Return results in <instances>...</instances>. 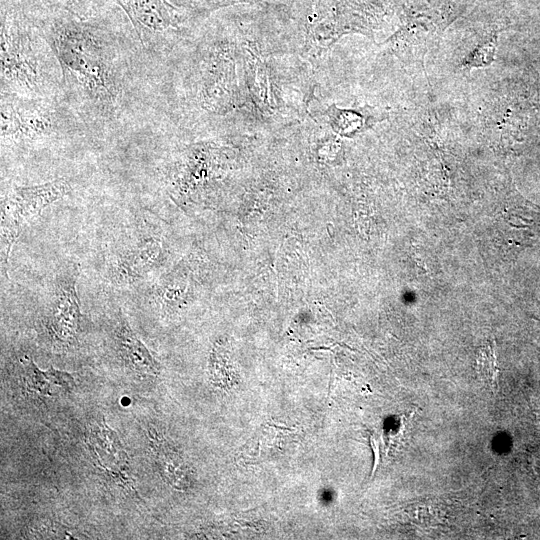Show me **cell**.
Instances as JSON below:
<instances>
[{
	"label": "cell",
	"mask_w": 540,
	"mask_h": 540,
	"mask_svg": "<svg viewBox=\"0 0 540 540\" xmlns=\"http://www.w3.org/2000/svg\"><path fill=\"white\" fill-rule=\"evenodd\" d=\"M42 31L61 67L63 96L94 119L116 117L124 105L127 77L112 33L81 19L55 21Z\"/></svg>",
	"instance_id": "cell-1"
},
{
	"label": "cell",
	"mask_w": 540,
	"mask_h": 540,
	"mask_svg": "<svg viewBox=\"0 0 540 540\" xmlns=\"http://www.w3.org/2000/svg\"><path fill=\"white\" fill-rule=\"evenodd\" d=\"M1 93L28 98L63 96L58 59L42 30L2 12Z\"/></svg>",
	"instance_id": "cell-2"
},
{
	"label": "cell",
	"mask_w": 540,
	"mask_h": 540,
	"mask_svg": "<svg viewBox=\"0 0 540 540\" xmlns=\"http://www.w3.org/2000/svg\"><path fill=\"white\" fill-rule=\"evenodd\" d=\"M0 107L2 145L40 143L68 126V117L60 109L58 99L1 93Z\"/></svg>",
	"instance_id": "cell-3"
},
{
	"label": "cell",
	"mask_w": 540,
	"mask_h": 540,
	"mask_svg": "<svg viewBox=\"0 0 540 540\" xmlns=\"http://www.w3.org/2000/svg\"><path fill=\"white\" fill-rule=\"evenodd\" d=\"M70 190L67 180L57 179L36 185L14 186L5 194L1 206L2 269L8 262L22 227Z\"/></svg>",
	"instance_id": "cell-4"
},
{
	"label": "cell",
	"mask_w": 540,
	"mask_h": 540,
	"mask_svg": "<svg viewBox=\"0 0 540 540\" xmlns=\"http://www.w3.org/2000/svg\"><path fill=\"white\" fill-rule=\"evenodd\" d=\"M77 267L61 272L54 282L46 319L50 337L60 343H73L78 335L82 314L76 291Z\"/></svg>",
	"instance_id": "cell-5"
},
{
	"label": "cell",
	"mask_w": 540,
	"mask_h": 540,
	"mask_svg": "<svg viewBox=\"0 0 540 540\" xmlns=\"http://www.w3.org/2000/svg\"><path fill=\"white\" fill-rule=\"evenodd\" d=\"M234 66L229 50L217 43L204 57L200 95L204 108L222 114L229 110L234 98Z\"/></svg>",
	"instance_id": "cell-6"
},
{
	"label": "cell",
	"mask_w": 540,
	"mask_h": 540,
	"mask_svg": "<svg viewBox=\"0 0 540 540\" xmlns=\"http://www.w3.org/2000/svg\"><path fill=\"white\" fill-rule=\"evenodd\" d=\"M124 9L141 45L157 51L167 44L176 28L171 8L165 0H116Z\"/></svg>",
	"instance_id": "cell-7"
},
{
	"label": "cell",
	"mask_w": 540,
	"mask_h": 540,
	"mask_svg": "<svg viewBox=\"0 0 540 540\" xmlns=\"http://www.w3.org/2000/svg\"><path fill=\"white\" fill-rule=\"evenodd\" d=\"M495 220L499 236L512 247L521 249L540 237V207L513 191L502 201Z\"/></svg>",
	"instance_id": "cell-8"
},
{
	"label": "cell",
	"mask_w": 540,
	"mask_h": 540,
	"mask_svg": "<svg viewBox=\"0 0 540 540\" xmlns=\"http://www.w3.org/2000/svg\"><path fill=\"white\" fill-rule=\"evenodd\" d=\"M162 243L157 235H145L117 257L113 276L116 282L133 283L157 268L162 257Z\"/></svg>",
	"instance_id": "cell-9"
},
{
	"label": "cell",
	"mask_w": 540,
	"mask_h": 540,
	"mask_svg": "<svg viewBox=\"0 0 540 540\" xmlns=\"http://www.w3.org/2000/svg\"><path fill=\"white\" fill-rule=\"evenodd\" d=\"M114 341L117 353L127 367L144 375H158L157 361L124 317L119 319L115 327Z\"/></svg>",
	"instance_id": "cell-10"
},
{
	"label": "cell",
	"mask_w": 540,
	"mask_h": 540,
	"mask_svg": "<svg viewBox=\"0 0 540 540\" xmlns=\"http://www.w3.org/2000/svg\"><path fill=\"white\" fill-rule=\"evenodd\" d=\"M21 363L23 366L24 386L30 393L45 396L49 394L51 384L60 386L65 390H71L75 385L73 376L68 372L53 367L42 371L28 356H24Z\"/></svg>",
	"instance_id": "cell-11"
},
{
	"label": "cell",
	"mask_w": 540,
	"mask_h": 540,
	"mask_svg": "<svg viewBox=\"0 0 540 540\" xmlns=\"http://www.w3.org/2000/svg\"><path fill=\"white\" fill-rule=\"evenodd\" d=\"M325 114L331 128L342 136H354L368 126L367 117L358 110L338 108L333 104Z\"/></svg>",
	"instance_id": "cell-12"
},
{
	"label": "cell",
	"mask_w": 540,
	"mask_h": 540,
	"mask_svg": "<svg viewBox=\"0 0 540 540\" xmlns=\"http://www.w3.org/2000/svg\"><path fill=\"white\" fill-rule=\"evenodd\" d=\"M496 55V40H490L477 47L466 59L464 65L481 67L489 65Z\"/></svg>",
	"instance_id": "cell-13"
}]
</instances>
